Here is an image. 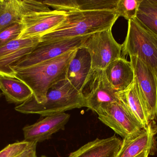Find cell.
<instances>
[{
	"label": "cell",
	"mask_w": 157,
	"mask_h": 157,
	"mask_svg": "<svg viewBox=\"0 0 157 157\" xmlns=\"http://www.w3.org/2000/svg\"><path fill=\"white\" fill-rule=\"evenodd\" d=\"M119 16L110 11H74L66 12L64 21L40 37V41L87 36L112 28Z\"/></svg>",
	"instance_id": "obj_1"
},
{
	"label": "cell",
	"mask_w": 157,
	"mask_h": 157,
	"mask_svg": "<svg viewBox=\"0 0 157 157\" xmlns=\"http://www.w3.org/2000/svg\"><path fill=\"white\" fill-rule=\"evenodd\" d=\"M77 49L16 72L14 78L26 84L32 90L35 100L42 103L48 89L58 81L66 78L67 69Z\"/></svg>",
	"instance_id": "obj_2"
},
{
	"label": "cell",
	"mask_w": 157,
	"mask_h": 157,
	"mask_svg": "<svg viewBox=\"0 0 157 157\" xmlns=\"http://www.w3.org/2000/svg\"><path fill=\"white\" fill-rule=\"evenodd\" d=\"M86 107L85 97L66 78L54 84L47 92L44 102L39 103L33 96L16 106L15 110L25 114L48 116Z\"/></svg>",
	"instance_id": "obj_3"
},
{
	"label": "cell",
	"mask_w": 157,
	"mask_h": 157,
	"mask_svg": "<svg viewBox=\"0 0 157 157\" xmlns=\"http://www.w3.org/2000/svg\"><path fill=\"white\" fill-rule=\"evenodd\" d=\"M21 33L17 39L41 37L62 23L66 12L51 10L42 1L20 0Z\"/></svg>",
	"instance_id": "obj_4"
},
{
	"label": "cell",
	"mask_w": 157,
	"mask_h": 157,
	"mask_svg": "<svg viewBox=\"0 0 157 157\" xmlns=\"http://www.w3.org/2000/svg\"><path fill=\"white\" fill-rule=\"evenodd\" d=\"M122 47L124 56H135L154 69L157 68V37L136 18L128 21Z\"/></svg>",
	"instance_id": "obj_5"
},
{
	"label": "cell",
	"mask_w": 157,
	"mask_h": 157,
	"mask_svg": "<svg viewBox=\"0 0 157 157\" xmlns=\"http://www.w3.org/2000/svg\"><path fill=\"white\" fill-rule=\"evenodd\" d=\"M90 35L52 41H40L29 54L12 66L11 69L15 73L19 70L54 59L70 51L77 49L83 46Z\"/></svg>",
	"instance_id": "obj_6"
},
{
	"label": "cell",
	"mask_w": 157,
	"mask_h": 157,
	"mask_svg": "<svg viewBox=\"0 0 157 157\" xmlns=\"http://www.w3.org/2000/svg\"><path fill=\"white\" fill-rule=\"evenodd\" d=\"M82 47L90 54L92 70H104L111 63L121 57L122 45L114 39L112 29L91 34Z\"/></svg>",
	"instance_id": "obj_7"
},
{
	"label": "cell",
	"mask_w": 157,
	"mask_h": 157,
	"mask_svg": "<svg viewBox=\"0 0 157 157\" xmlns=\"http://www.w3.org/2000/svg\"><path fill=\"white\" fill-rule=\"evenodd\" d=\"M98 118L123 139L145 129L127 105L120 100L97 112Z\"/></svg>",
	"instance_id": "obj_8"
},
{
	"label": "cell",
	"mask_w": 157,
	"mask_h": 157,
	"mask_svg": "<svg viewBox=\"0 0 157 157\" xmlns=\"http://www.w3.org/2000/svg\"><path fill=\"white\" fill-rule=\"evenodd\" d=\"M117 92L112 86L103 70H92L82 93L86 108L97 112L101 109L120 100Z\"/></svg>",
	"instance_id": "obj_9"
},
{
	"label": "cell",
	"mask_w": 157,
	"mask_h": 157,
	"mask_svg": "<svg viewBox=\"0 0 157 157\" xmlns=\"http://www.w3.org/2000/svg\"><path fill=\"white\" fill-rule=\"evenodd\" d=\"M140 95L150 121L157 120V76L155 69L135 56H130Z\"/></svg>",
	"instance_id": "obj_10"
},
{
	"label": "cell",
	"mask_w": 157,
	"mask_h": 157,
	"mask_svg": "<svg viewBox=\"0 0 157 157\" xmlns=\"http://www.w3.org/2000/svg\"><path fill=\"white\" fill-rule=\"evenodd\" d=\"M40 42V37L15 39L0 47V77H14V65L28 55Z\"/></svg>",
	"instance_id": "obj_11"
},
{
	"label": "cell",
	"mask_w": 157,
	"mask_h": 157,
	"mask_svg": "<svg viewBox=\"0 0 157 157\" xmlns=\"http://www.w3.org/2000/svg\"><path fill=\"white\" fill-rule=\"evenodd\" d=\"M70 117V114L65 112L54 114L25 126L23 129L24 141L38 143L50 139L52 135L64 130Z\"/></svg>",
	"instance_id": "obj_12"
},
{
	"label": "cell",
	"mask_w": 157,
	"mask_h": 157,
	"mask_svg": "<svg viewBox=\"0 0 157 157\" xmlns=\"http://www.w3.org/2000/svg\"><path fill=\"white\" fill-rule=\"evenodd\" d=\"M91 58L84 47L77 49L67 69L66 79L77 90L82 92L92 72Z\"/></svg>",
	"instance_id": "obj_13"
},
{
	"label": "cell",
	"mask_w": 157,
	"mask_h": 157,
	"mask_svg": "<svg viewBox=\"0 0 157 157\" xmlns=\"http://www.w3.org/2000/svg\"><path fill=\"white\" fill-rule=\"evenodd\" d=\"M152 122L148 127L132 136L124 138L116 157H136L145 150L154 147L156 129Z\"/></svg>",
	"instance_id": "obj_14"
},
{
	"label": "cell",
	"mask_w": 157,
	"mask_h": 157,
	"mask_svg": "<svg viewBox=\"0 0 157 157\" xmlns=\"http://www.w3.org/2000/svg\"><path fill=\"white\" fill-rule=\"evenodd\" d=\"M122 140L114 135L105 139L97 138L82 146L68 157H116Z\"/></svg>",
	"instance_id": "obj_15"
},
{
	"label": "cell",
	"mask_w": 157,
	"mask_h": 157,
	"mask_svg": "<svg viewBox=\"0 0 157 157\" xmlns=\"http://www.w3.org/2000/svg\"><path fill=\"white\" fill-rule=\"evenodd\" d=\"M104 71L108 81L117 92L125 90L134 80L131 62L122 57L111 63Z\"/></svg>",
	"instance_id": "obj_16"
},
{
	"label": "cell",
	"mask_w": 157,
	"mask_h": 157,
	"mask_svg": "<svg viewBox=\"0 0 157 157\" xmlns=\"http://www.w3.org/2000/svg\"><path fill=\"white\" fill-rule=\"evenodd\" d=\"M118 95L120 100L127 105L144 128H147L151 122L135 80L125 90L119 92Z\"/></svg>",
	"instance_id": "obj_17"
},
{
	"label": "cell",
	"mask_w": 157,
	"mask_h": 157,
	"mask_svg": "<svg viewBox=\"0 0 157 157\" xmlns=\"http://www.w3.org/2000/svg\"><path fill=\"white\" fill-rule=\"evenodd\" d=\"M0 89L8 103L19 105L33 95L32 90L26 84L14 77H0Z\"/></svg>",
	"instance_id": "obj_18"
},
{
	"label": "cell",
	"mask_w": 157,
	"mask_h": 157,
	"mask_svg": "<svg viewBox=\"0 0 157 157\" xmlns=\"http://www.w3.org/2000/svg\"><path fill=\"white\" fill-rule=\"evenodd\" d=\"M20 0H0V32L20 23Z\"/></svg>",
	"instance_id": "obj_19"
},
{
	"label": "cell",
	"mask_w": 157,
	"mask_h": 157,
	"mask_svg": "<svg viewBox=\"0 0 157 157\" xmlns=\"http://www.w3.org/2000/svg\"><path fill=\"white\" fill-rule=\"evenodd\" d=\"M118 0H77V11L115 12Z\"/></svg>",
	"instance_id": "obj_20"
},
{
	"label": "cell",
	"mask_w": 157,
	"mask_h": 157,
	"mask_svg": "<svg viewBox=\"0 0 157 157\" xmlns=\"http://www.w3.org/2000/svg\"><path fill=\"white\" fill-rule=\"evenodd\" d=\"M142 0H118L115 12L119 17H123L129 20L136 18Z\"/></svg>",
	"instance_id": "obj_21"
},
{
	"label": "cell",
	"mask_w": 157,
	"mask_h": 157,
	"mask_svg": "<svg viewBox=\"0 0 157 157\" xmlns=\"http://www.w3.org/2000/svg\"><path fill=\"white\" fill-rule=\"evenodd\" d=\"M34 143H30L24 140L10 144L0 151V157L17 156L30 148Z\"/></svg>",
	"instance_id": "obj_22"
},
{
	"label": "cell",
	"mask_w": 157,
	"mask_h": 157,
	"mask_svg": "<svg viewBox=\"0 0 157 157\" xmlns=\"http://www.w3.org/2000/svg\"><path fill=\"white\" fill-rule=\"evenodd\" d=\"M22 26L20 23L11 25L0 32V47L10 41L17 39L21 33Z\"/></svg>",
	"instance_id": "obj_23"
},
{
	"label": "cell",
	"mask_w": 157,
	"mask_h": 157,
	"mask_svg": "<svg viewBox=\"0 0 157 157\" xmlns=\"http://www.w3.org/2000/svg\"><path fill=\"white\" fill-rule=\"evenodd\" d=\"M43 3L51 6L55 10L68 12L77 11V0H56L42 1Z\"/></svg>",
	"instance_id": "obj_24"
},
{
	"label": "cell",
	"mask_w": 157,
	"mask_h": 157,
	"mask_svg": "<svg viewBox=\"0 0 157 157\" xmlns=\"http://www.w3.org/2000/svg\"><path fill=\"white\" fill-rule=\"evenodd\" d=\"M136 18L157 37V18L138 11Z\"/></svg>",
	"instance_id": "obj_25"
},
{
	"label": "cell",
	"mask_w": 157,
	"mask_h": 157,
	"mask_svg": "<svg viewBox=\"0 0 157 157\" xmlns=\"http://www.w3.org/2000/svg\"><path fill=\"white\" fill-rule=\"evenodd\" d=\"M138 11L157 18V6L151 4L148 0H142Z\"/></svg>",
	"instance_id": "obj_26"
},
{
	"label": "cell",
	"mask_w": 157,
	"mask_h": 157,
	"mask_svg": "<svg viewBox=\"0 0 157 157\" xmlns=\"http://www.w3.org/2000/svg\"><path fill=\"white\" fill-rule=\"evenodd\" d=\"M37 144V143H34L30 148L15 157H37L36 152Z\"/></svg>",
	"instance_id": "obj_27"
},
{
	"label": "cell",
	"mask_w": 157,
	"mask_h": 157,
	"mask_svg": "<svg viewBox=\"0 0 157 157\" xmlns=\"http://www.w3.org/2000/svg\"><path fill=\"white\" fill-rule=\"evenodd\" d=\"M150 153H151V151L150 150H145L136 157H148V155L150 154Z\"/></svg>",
	"instance_id": "obj_28"
},
{
	"label": "cell",
	"mask_w": 157,
	"mask_h": 157,
	"mask_svg": "<svg viewBox=\"0 0 157 157\" xmlns=\"http://www.w3.org/2000/svg\"><path fill=\"white\" fill-rule=\"evenodd\" d=\"M148 1L151 4L157 6V0H148Z\"/></svg>",
	"instance_id": "obj_29"
},
{
	"label": "cell",
	"mask_w": 157,
	"mask_h": 157,
	"mask_svg": "<svg viewBox=\"0 0 157 157\" xmlns=\"http://www.w3.org/2000/svg\"><path fill=\"white\" fill-rule=\"evenodd\" d=\"M155 72L156 74V75L157 76V68L156 69H155Z\"/></svg>",
	"instance_id": "obj_30"
},
{
	"label": "cell",
	"mask_w": 157,
	"mask_h": 157,
	"mask_svg": "<svg viewBox=\"0 0 157 157\" xmlns=\"http://www.w3.org/2000/svg\"><path fill=\"white\" fill-rule=\"evenodd\" d=\"M2 93L0 91V98H1V96H2Z\"/></svg>",
	"instance_id": "obj_31"
},
{
	"label": "cell",
	"mask_w": 157,
	"mask_h": 157,
	"mask_svg": "<svg viewBox=\"0 0 157 157\" xmlns=\"http://www.w3.org/2000/svg\"><path fill=\"white\" fill-rule=\"evenodd\" d=\"M40 157H48L46 156H45V155H42V156H41Z\"/></svg>",
	"instance_id": "obj_32"
}]
</instances>
